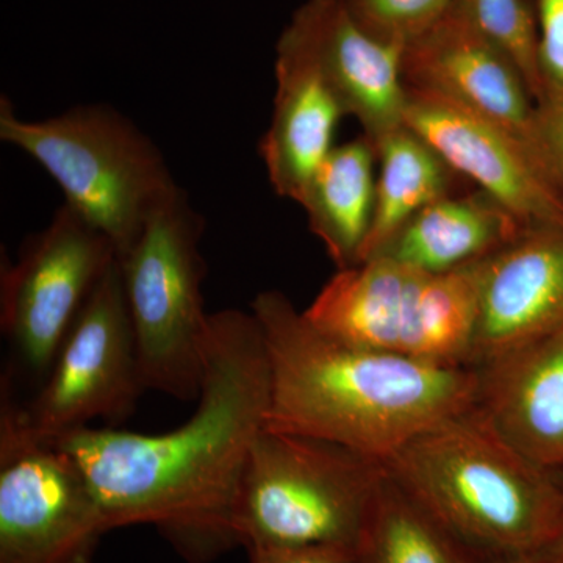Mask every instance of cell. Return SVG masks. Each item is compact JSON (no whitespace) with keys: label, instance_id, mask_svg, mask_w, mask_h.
I'll list each match as a JSON object with an SVG mask.
<instances>
[{"label":"cell","instance_id":"1","mask_svg":"<svg viewBox=\"0 0 563 563\" xmlns=\"http://www.w3.org/2000/svg\"><path fill=\"white\" fill-rule=\"evenodd\" d=\"M198 409L157 435L84 428L57 440L87 476L109 531L152 525L192 563L240 544L235 504L268 417L272 376L254 313H210Z\"/></svg>","mask_w":563,"mask_h":563},{"label":"cell","instance_id":"2","mask_svg":"<svg viewBox=\"0 0 563 563\" xmlns=\"http://www.w3.org/2000/svg\"><path fill=\"white\" fill-rule=\"evenodd\" d=\"M251 312L268 354L266 429L339 443L385 462L418 433L476 404L477 372L339 342L277 290Z\"/></svg>","mask_w":563,"mask_h":563},{"label":"cell","instance_id":"3","mask_svg":"<svg viewBox=\"0 0 563 563\" xmlns=\"http://www.w3.org/2000/svg\"><path fill=\"white\" fill-rule=\"evenodd\" d=\"M384 465L483 563L542 553L553 540L558 473L515 450L476 406L418 433Z\"/></svg>","mask_w":563,"mask_h":563},{"label":"cell","instance_id":"4","mask_svg":"<svg viewBox=\"0 0 563 563\" xmlns=\"http://www.w3.org/2000/svg\"><path fill=\"white\" fill-rule=\"evenodd\" d=\"M0 140L38 163L62 188L66 206L106 235L118 257L179 188L157 144L106 103L25 121L2 96Z\"/></svg>","mask_w":563,"mask_h":563},{"label":"cell","instance_id":"5","mask_svg":"<svg viewBox=\"0 0 563 563\" xmlns=\"http://www.w3.org/2000/svg\"><path fill=\"white\" fill-rule=\"evenodd\" d=\"M384 474V462L342 444L265 428L236 496L239 542L247 551L357 550Z\"/></svg>","mask_w":563,"mask_h":563},{"label":"cell","instance_id":"6","mask_svg":"<svg viewBox=\"0 0 563 563\" xmlns=\"http://www.w3.org/2000/svg\"><path fill=\"white\" fill-rule=\"evenodd\" d=\"M487 258L433 274L377 255L339 269L303 314L351 346L431 365L472 366Z\"/></svg>","mask_w":563,"mask_h":563},{"label":"cell","instance_id":"7","mask_svg":"<svg viewBox=\"0 0 563 563\" xmlns=\"http://www.w3.org/2000/svg\"><path fill=\"white\" fill-rule=\"evenodd\" d=\"M203 231L202 214L179 187L118 257L144 388L181 402L198 401L206 365Z\"/></svg>","mask_w":563,"mask_h":563},{"label":"cell","instance_id":"8","mask_svg":"<svg viewBox=\"0 0 563 563\" xmlns=\"http://www.w3.org/2000/svg\"><path fill=\"white\" fill-rule=\"evenodd\" d=\"M144 391L117 258L74 321L35 396L16 404L3 387L2 404L25 431L57 442L96 420L124 421Z\"/></svg>","mask_w":563,"mask_h":563},{"label":"cell","instance_id":"9","mask_svg":"<svg viewBox=\"0 0 563 563\" xmlns=\"http://www.w3.org/2000/svg\"><path fill=\"white\" fill-rule=\"evenodd\" d=\"M106 518L79 463L0 409V563H91Z\"/></svg>","mask_w":563,"mask_h":563},{"label":"cell","instance_id":"10","mask_svg":"<svg viewBox=\"0 0 563 563\" xmlns=\"http://www.w3.org/2000/svg\"><path fill=\"white\" fill-rule=\"evenodd\" d=\"M118 255L113 244L63 203L14 263H2L0 324L25 373L43 383L96 285Z\"/></svg>","mask_w":563,"mask_h":563},{"label":"cell","instance_id":"11","mask_svg":"<svg viewBox=\"0 0 563 563\" xmlns=\"http://www.w3.org/2000/svg\"><path fill=\"white\" fill-rule=\"evenodd\" d=\"M277 43L302 54L374 144L406 125L404 46L376 38L344 0H306Z\"/></svg>","mask_w":563,"mask_h":563},{"label":"cell","instance_id":"12","mask_svg":"<svg viewBox=\"0 0 563 563\" xmlns=\"http://www.w3.org/2000/svg\"><path fill=\"white\" fill-rule=\"evenodd\" d=\"M406 125L455 174L529 229L563 225V192L531 151L509 133L435 92L407 88Z\"/></svg>","mask_w":563,"mask_h":563},{"label":"cell","instance_id":"13","mask_svg":"<svg viewBox=\"0 0 563 563\" xmlns=\"http://www.w3.org/2000/svg\"><path fill=\"white\" fill-rule=\"evenodd\" d=\"M402 74L407 88L450 99L512 135L537 158L533 98L525 77L459 14L446 10L404 46Z\"/></svg>","mask_w":563,"mask_h":563},{"label":"cell","instance_id":"14","mask_svg":"<svg viewBox=\"0 0 563 563\" xmlns=\"http://www.w3.org/2000/svg\"><path fill=\"white\" fill-rule=\"evenodd\" d=\"M561 328L563 225L529 229L484 263L470 365Z\"/></svg>","mask_w":563,"mask_h":563},{"label":"cell","instance_id":"15","mask_svg":"<svg viewBox=\"0 0 563 563\" xmlns=\"http://www.w3.org/2000/svg\"><path fill=\"white\" fill-rule=\"evenodd\" d=\"M474 406L548 472H563V328L476 366Z\"/></svg>","mask_w":563,"mask_h":563},{"label":"cell","instance_id":"16","mask_svg":"<svg viewBox=\"0 0 563 563\" xmlns=\"http://www.w3.org/2000/svg\"><path fill=\"white\" fill-rule=\"evenodd\" d=\"M272 124L261 141L274 191L299 202L307 185L335 147L342 103L320 70L298 51L277 43Z\"/></svg>","mask_w":563,"mask_h":563},{"label":"cell","instance_id":"17","mask_svg":"<svg viewBox=\"0 0 563 563\" xmlns=\"http://www.w3.org/2000/svg\"><path fill=\"white\" fill-rule=\"evenodd\" d=\"M526 231L484 191L448 195L415 214L377 255L426 273H450L490 257Z\"/></svg>","mask_w":563,"mask_h":563},{"label":"cell","instance_id":"18","mask_svg":"<svg viewBox=\"0 0 563 563\" xmlns=\"http://www.w3.org/2000/svg\"><path fill=\"white\" fill-rule=\"evenodd\" d=\"M377 147L366 135L333 147L299 199L336 268L362 262L376 201Z\"/></svg>","mask_w":563,"mask_h":563},{"label":"cell","instance_id":"19","mask_svg":"<svg viewBox=\"0 0 563 563\" xmlns=\"http://www.w3.org/2000/svg\"><path fill=\"white\" fill-rule=\"evenodd\" d=\"M376 147L379 163L376 201L362 262L383 250L415 214L451 195L455 174L437 151L407 125L385 136Z\"/></svg>","mask_w":563,"mask_h":563},{"label":"cell","instance_id":"20","mask_svg":"<svg viewBox=\"0 0 563 563\" xmlns=\"http://www.w3.org/2000/svg\"><path fill=\"white\" fill-rule=\"evenodd\" d=\"M357 563H483L385 468L355 550Z\"/></svg>","mask_w":563,"mask_h":563},{"label":"cell","instance_id":"21","mask_svg":"<svg viewBox=\"0 0 563 563\" xmlns=\"http://www.w3.org/2000/svg\"><path fill=\"white\" fill-rule=\"evenodd\" d=\"M459 14L520 69L533 101L543 88L537 16L525 0H451Z\"/></svg>","mask_w":563,"mask_h":563},{"label":"cell","instance_id":"22","mask_svg":"<svg viewBox=\"0 0 563 563\" xmlns=\"http://www.w3.org/2000/svg\"><path fill=\"white\" fill-rule=\"evenodd\" d=\"M365 31L406 46L446 13L451 0H344Z\"/></svg>","mask_w":563,"mask_h":563},{"label":"cell","instance_id":"23","mask_svg":"<svg viewBox=\"0 0 563 563\" xmlns=\"http://www.w3.org/2000/svg\"><path fill=\"white\" fill-rule=\"evenodd\" d=\"M533 151L555 187L563 192V87L543 84L533 101Z\"/></svg>","mask_w":563,"mask_h":563},{"label":"cell","instance_id":"24","mask_svg":"<svg viewBox=\"0 0 563 563\" xmlns=\"http://www.w3.org/2000/svg\"><path fill=\"white\" fill-rule=\"evenodd\" d=\"M536 16L543 84L563 87V0H537Z\"/></svg>","mask_w":563,"mask_h":563},{"label":"cell","instance_id":"25","mask_svg":"<svg viewBox=\"0 0 563 563\" xmlns=\"http://www.w3.org/2000/svg\"><path fill=\"white\" fill-rule=\"evenodd\" d=\"M247 553L250 563H357L355 550L347 548H269Z\"/></svg>","mask_w":563,"mask_h":563},{"label":"cell","instance_id":"26","mask_svg":"<svg viewBox=\"0 0 563 563\" xmlns=\"http://www.w3.org/2000/svg\"><path fill=\"white\" fill-rule=\"evenodd\" d=\"M558 476L562 487L561 518H559V525L558 529H555L553 540H551V543L548 544L547 550L542 551V553L547 554L548 558L555 563H563V472H559Z\"/></svg>","mask_w":563,"mask_h":563},{"label":"cell","instance_id":"27","mask_svg":"<svg viewBox=\"0 0 563 563\" xmlns=\"http://www.w3.org/2000/svg\"><path fill=\"white\" fill-rule=\"evenodd\" d=\"M493 563H555L548 558L547 554L537 553L529 555H520V558L512 559H504V561L493 562Z\"/></svg>","mask_w":563,"mask_h":563}]
</instances>
